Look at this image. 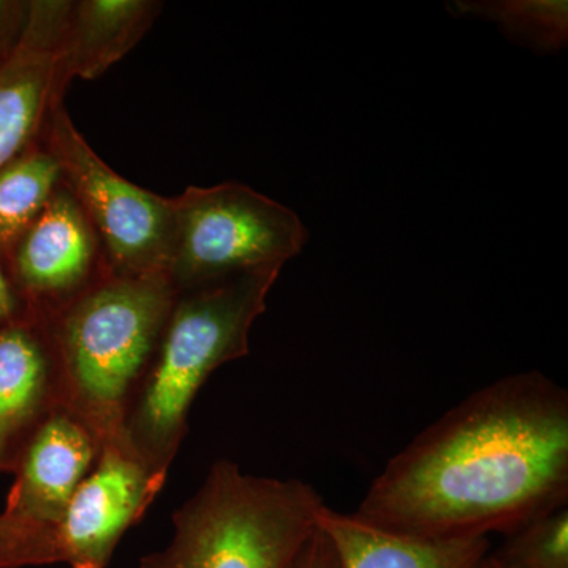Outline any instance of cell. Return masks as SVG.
Here are the masks:
<instances>
[{"mask_svg": "<svg viewBox=\"0 0 568 568\" xmlns=\"http://www.w3.org/2000/svg\"><path fill=\"white\" fill-rule=\"evenodd\" d=\"M568 506V394L538 372L478 388L414 437L353 517L426 540L507 534Z\"/></svg>", "mask_w": 568, "mask_h": 568, "instance_id": "cell-1", "label": "cell"}, {"mask_svg": "<svg viewBox=\"0 0 568 568\" xmlns=\"http://www.w3.org/2000/svg\"><path fill=\"white\" fill-rule=\"evenodd\" d=\"M178 294L166 274L118 275L108 268L65 304L37 310L58 358L63 406L103 447L126 446V414Z\"/></svg>", "mask_w": 568, "mask_h": 568, "instance_id": "cell-2", "label": "cell"}, {"mask_svg": "<svg viewBox=\"0 0 568 568\" xmlns=\"http://www.w3.org/2000/svg\"><path fill=\"white\" fill-rule=\"evenodd\" d=\"M280 272H245L175 297L123 428L126 446L152 473L168 477L205 381L248 355L250 331L265 312Z\"/></svg>", "mask_w": 568, "mask_h": 568, "instance_id": "cell-3", "label": "cell"}, {"mask_svg": "<svg viewBox=\"0 0 568 568\" xmlns=\"http://www.w3.org/2000/svg\"><path fill=\"white\" fill-rule=\"evenodd\" d=\"M324 507L305 481L219 459L174 511L170 544L142 556L140 568H291Z\"/></svg>", "mask_w": 568, "mask_h": 568, "instance_id": "cell-4", "label": "cell"}, {"mask_svg": "<svg viewBox=\"0 0 568 568\" xmlns=\"http://www.w3.org/2000/svg\"><path fill=\"white\" fill-rule=\"evenodd\" d=\"M171 201L168 276L178 293L245 272L283 268L308 241L297 213L244 183L189 186Z\"/></svg>", "mask_w": 568, "mask_h": 568, "instance_id": "cell-5", "label": "cell"}, {"mask_svg": "<svg viewBox=\"0 0 568 568\" xmlns=\"http://www.w3.org/2000/svg\"><path fill=\"white\" fill-rule=\"evenodd\" d=\"M40 141L58 162L62 185L99 235L112 274L168 275L174 234L171 197L148 192L108 166L63 102L52 106Z\"/></svg>", "mask_w": 568, "mask_h": 568, "instance_id": "cell-6", "label": "cell"}, {"mask_svg": "<svg viewBox=\"0 0 568 568\" xmlns=\"http://www.w3.org/2000/svg\"><path fill=\"white\" fill-rule=\"evenodd\" d=\"M166 478L152 473L125 444L104 446L55 528L62 564L110 566L122 537L141 521Z\"/></svg>", "mask_w": 568, "mask_h": 568, "instance_id": "cell-7", "label": "cell"}, {"mask_svg": "<svg viewBox=\"0 0 568 568\" xmlns=\"http://www.w3.org/2000/svg\"><path fill=\"white\" fill-rule=\"evenodd\" d=\"M7 271L29 308H58L108 271L99 235L69 190L52 194L22 235Z\"/></svg>", "mask_w": 568, "mask_h": 568, "instance_id": "cell-8", "label": "cell"}, {"mask_svg": "<svg viewBox=\"0 0 568 568\" xmlns=\"http://www.w3.org/2000/svg\"><path fill=\"white\" fill-rule=\"evenodd\" d=\"M70 0H31L24 36L0 58V170L40 140L58 89V51Z\"/></svg>", "mask_w": 568, "mask_h": 568, "instance_id": "cell-9", "label": "cell"}, {"mask_svg": "<svg viewBox=\"0 0 568 568\" xmlns=\"http://www.w3.org/2000/svg\"><path fill=\"white\" fill-rule=\"evenodd\" d=\"M61 405V373L47 321L29 308L0 327V474H13L33 433Z\"/></svg>", "mask_w": 568, "mask_h": 568, "instance_id": "cell-10", "label": "cell"}, {"mask_svg": "<svg viewBox=\"0 0 568 568\" xmlns=\"http://www.w3.org/2000/svg\"><path fill=\"white\" fill-rule=\"evenodd\" d=\"M95 433L58 406L39 426L14 467L3 514L58 528L71 496L95 466L102 452Z\"/></svg>", "mask_w": 568, "mask_h": 568, "instance_id": "cell-11", "label": "cell"}, {"mask_svg": "<svg viewBox=\"0 0 568 568\" xmlns=\"http://www.w3.org/2000/svg\"><path fill=\"white\" fill-rule=\"evenodd\" d=\"M163 9L153 0L71 2L58 51V89L65 95L74 78L95 80L125 58Z\"/></svg>", "mask_w": 568, "mask_h": 568, "instance_id": "cell-12", "label": "cell"}, {"mask_svg": "<svg viewBox=\"0 0 568 568\" xmlns=\"http://www.w3.org/2000/svg\"><path fill=\"white\" fill-rule=\"evenodd\" d=\"M335 549L339 568H480L491 541L488 537L426 540L366 525L353 514L325 506L317 517Z\"/></svg>", "mask_w": 568, "mask_h": 568, "instance_id": "cell-13", "label": "cell"}, {"mask_svg": "<svg viewBox=\"0 0 568 568\" xmlns=\"http://www.w3.org/2000/svg\"><path fill=\"white\" fill-rule=\"evenodd\" d=\"M61 183L59 164L40 140L0 170V261L6 267Z\"/></svg>", "mask_w": 568, "mask_h": 568, "instance_id": "cell-14", "label": "cell"}, {"mask_svg": "<svg viewBox=\"0 0 568 568\" xmlns=\"http://www.w3.org/2000/svg\"><path fill=\"white\" fill-rule=\"evenodd\" d=\"M447 6L455 17L493 22L508 40L541 54L567 47V0H458Z\"/></svg>", "mask_w": 568, "mask_h": 568, "instance_id": "cell-15", "label": "cell"}, {"mask_svg": "<svg viewBox=\"0 0 568 568\" xmlns=\"http://www.w3.org/2000/svg\"><path fill=\"white\" fill-rule=\"evenodd\" d=\"M489 555L500 568H568V506L504 534Z\"/></svg>", "mask_w": 568, "mask_h": 568, "instance_id": "cell-16", "label": "cell"}, {"mask_svg": "<svg viewBox=\"0 0 568 568\" xmlns=\"http://www.w3.org/2000/svg\"><path fill=\"white\" fill-rule=\"evenodd\" d=\"M62 564L55 528L0 514V568Z\"/></svg>", "mask_w": 568, "mask_h": 568, "instance_id": "cell-17", "label": "cell"}, {"mask_svg": "<svg viewBox=\"0 0 568 568\" xmlns=\"http://www.w3.org/2000/svg\"><path fill=\"white\" fill-rule=\"evenodd\" d=\"M31 11V0H0V58L20 43Z\"/></svg>", "mask_w": 568, "mask_h": 568, "instance_id": "cell-18", "label": "cell"}, {"mask_svg": "<svg viewBox=\"0 0 568 568\" xmlns=\"http://www.w3.org/2000/svg\"><path fill=\"white\" fill-rule=\"evenodd\" d=\"M291 568H339L335 549L323 530L316 529Z\"/></svg>", "mask_w": 568, "mask_h": 568, "instance_id": "cell-19", "label": "cell"}, {"mask_svg": "<svg viewBox=\"0 0 568 568\" xmlns=\"http://www.w3.org/2000/svg\"><path fill=\"white\" fill-rule=\"evenodd\" d=\"M28 310V305H26L18 287L14 286L9 271L0 261V327L21 320L22 316H26Z\"/></svg>", "mask_w": 568, "mask_h": 568, "instance_id": "cell-20", "label": "cell"}, {"mask_svg": "<svg viewBox=\"0 0 568 568\" xmlns=\"http://www.w3.org/2000/svg\"><path fill=\"white\" fill-rule=\"evenodd\" d=\"M480 568H500V567H499V564H497L496 560L493 559L491 555H489V552H488V556H487V558L484 559V562H481Z\"/></svg>", "mask_w": 568, "mask_h": 568, "instance_id": "cell-21", "label": "cell"}]
</instances>
